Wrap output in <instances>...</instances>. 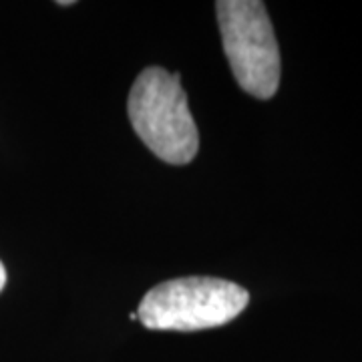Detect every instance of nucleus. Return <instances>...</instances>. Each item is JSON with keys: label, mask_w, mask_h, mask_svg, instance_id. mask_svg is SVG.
Returning <instances> with one entry per match:
<instances>
[{"label": "nucleus", "mask_w": 362, "mask_h": 362, "mask_svg": "<svg viewBox=\"0 0 362 362\" xmlns=\"http://www.w3.org/2000/svg\"><path fill=\"white\" fill-rule=\"evenodd\" d=\"M127 109L135 133L159 159L185 165L197 156V125L177 73L145 69L131 87Z\"/></svg>", "instance_id": "f257e3e1"}, {"label": "nucleus", "mask_w": 362, "mask_h": 362, "mask_svg": "<svg viewBox=\"0 0 362 362\" xmlns=\"http://www.w3.org/2000/svg\"><path fill=\"white\" fill-rule=\"evenodd\" d=\"M250 302L242 286L220 278H177L151 288L137 308L149 330L194 332L232 322Z\"/></svg>", "instance_id": "f03ea898"}, {"label": "nucleus", "mask_w": 362, "mask_h": 362, "mask_svg": "<svg viewBox=\"0 0 362 362\" xmlns=\"http://www.w3.org/2000/svg\"><path fill=\"white\" fill-rule=\"evenodd\" d=\"M221 42L238 85L256 99H270L280 85V49L266 4L258 0L216 2Z\"/></svg>", "instance_id": "7ed1b4c3"}, {"label": "nucleus", "mask_w": 362, "mask_h": 362, "mask_svg": "<svg viewBox=\"0 0 362 362\" xmlns=\"http://www.w3.org/2000/svg\"><path fill=\"white\" fill-rule=\"evenodd\" d=\"M4 284H6V270H4V266H2V262H0V292H2Z\"/></svg>", "instance_id": "20e7f679"}]
</instances>
